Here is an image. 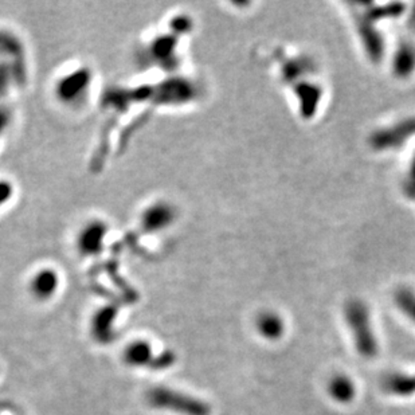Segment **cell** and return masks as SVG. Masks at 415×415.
<instances>
[{
    "instance_id": "3957f363",
    "label": "cell",
    "mask_w": 415,
    "mask_h": 415,
    "mask_svg": "<svg viewBox=\"0 0 415 415\" xmlns=\"http://www.w3.org/2000/svg\"><path fill=\"white\" fill-rule=\"evenodd\" d=\"M328 392L333 401L344 404L355 398L356 387L346 375H335L328 383Z\"/></svg>"
},
{
    "instance_id": "8992f818",
    "label": "cell",
    "mask_w": 415,
    "mask_h": 415,
    "mask_svg": "<svg viewBox=\"0 0 415 415\" xmlns=\"http://www.w3.org/2000/svg\"><path fill=\"white\" fill-rule=\"evenodd\" d=\"M397 304L415 323V294L410 291H402L397 294Z\"/></svg>"
},
{
    "instance_id": "277c9868",
    "label": "cell",
    "mask_w": 415,
    "mask_h": 415,
    "mask_svg": "<svg viewBox=\"0 0 415 415\" xmlns=\"http://www.w3.org/2000/svg\"><path fill=\"white\" fill-rule=\"evenodd\" d=\"M257 330L267 340H278L285 331L284 320L273 312H266L257 318Z\"/></svg>"
},
{
    "instance_id": "7a4b0ae2",
    "label": "cell",
    "mask_w": 415,
    "mask_h": 415,
    "mask_svg": "<svg viewBox=\"0 0 415 415\" xmlns=\"http://www.w3.org/2000/svg\"><path fill=\"white\" fill-rule=\"evenodd\" d=\"M155 403L157 406L169 407L186 415H210V406L205 402L198 401L193 397H187L179 392L157 390L155 392Z\"/></svg>"
},
{
    "instance_id": "5b68a950",
    "label": "cell",
    "mask_w": 415,
    "mask_h": 415,
    "mask_svg": "<svg viewBox=\"0 0 415 415\" xmlns=\"http://www.w3.org/2000/svg\"><path fill=\"white\" fill-rule=\"evenodd\" d=\"M385 390L392 395H410L415 392V375H391L385 380Z\"/></svg>"
},
{
    "instance_id": "6da1fadb",
    "label": "cell",
    "mask_w": 415,
    "mask_h": 415,
    "mask_svg": "<svg viewBox=\"0 0 415 415\" xmlns=\"http://www.w3.org/2000/svg\"><path fill=\"white\" fill-rule=\"evenodd\" d=\"M346 318L358 352L364 358H374L379 346L367 306L359 301L349 303L346 306Z\"/></svg>"
}]
</instances>
